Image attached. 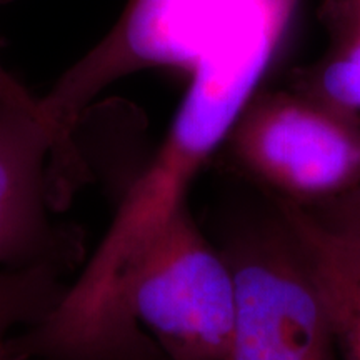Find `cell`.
<instances>
[{
	"mask_svg": "<svg viewBox=\"0 0 360 360\" xmlns=\"http://www.w3.org/2000/svg\"><path fill=\"white\" fill-rule=\"evenodd\" d=\"M300 0H129L112 29L45 97L42 119L58 146L74 137L92 101L135 72L197 67L224 57L274 60Z\"/></svg>",
	"mask_w": 360,
	"mask_h": 360,
	"instance_id": "cell-1",
	"label": "cell"
},
{
	"mask_svg": "<svg viewBox=\"0 0 360 360\" xmlns=\"http://www.w3.org/2000/svg\"><path fill=\"white\" fill-rule=\"evenodd\" d=\"M236 283L184 205L125 276L115 326L135 360H225Z\"/></svg>",
	"mask_w": 360,
	"mask_h": 360,
	"instance_id": "cell-2",
	"label": "cell"
},
{
	"mask_svg": "<svg viewBox=\"0 0 360 360\" xmlns=\"http://www.w3.org/2000/svg\"><path fill=\"white\" fill-rule=\"evenodd\" d=\"M238 164L312 205L360 186V120L312 94L254 96L229 134Z\"/></svg>",
	"mask_w": 360,
	"mask_h": 360,
	"instance_id": "cell-3",
	"label": "cell"
},
{
	"mask_svg": "<svg viewBox=\"0 0 360 360\" xmlns=\"http://www.w3.org/2000/svg\"><path fill=\"white\" fill-rule=\"evenodd\" d=\"M224 255L236 283L225 360H340L322 292L283 224L281 232L240 238Z\"/></svg>",
	"mask_w": 360,
	"mask_h": 360,
	"instance_id": "cell-4",
	"label": "cell"
},
{
	"mask_svg": "<svg viewBox=\"0 0 360 360\" xmlns=\"http://www.w3.org/2000/svg\"><path fill=\"white\" fill-rule=\"evenodd\" d=\"M56 135L40 112L0 101V269L77 259V240L49 217V167Z\"/></svg>",
	"mask_w": 360,
	"mask_h": 360,
	"instance_id": "cell-5",
	"label": "cell"
},
{
	"mask_svg": "<svg viewBox=\"0 0 360 360\" xmlns=\"http://www.w3.org/2000/svg\"><path fill=\"white\" fill-rule=\"evenodd\" d=\"M278 207L326 300L340 360H360V237L332 231L292 200L283 199Z\"/></svg>",
	"mask_w": 360,
	"mask_h": 360,
	"instance_id": "cell-6",
	"label": "cell"
},
{
	"mask_svg": "<svg viewBox=\"0 0 360 360\" xmlns=\"http://www.w3.org/2000/svg\"><path fill=\"white\" fill-rule=\"evenodd\" d=\"M60 272L51 265L0 269V340L19 327L37 326L56 309L69 285Z\"/></svg>",
	"mask_w": 360,
	"mask_h": 360,
	"instance_id": "cell-7",
	"label": "cell"
},
{
	"mask_svg": "<svg viewBox=\"0 0 360 360\" xmlns=\"http://www.w3.org/2000/svg\"><path fill=\"white\" fill-rule=\"evenodd\" d=\"M309 94L339 109L360 114V25L352 24L327 57Z\"/></svg>",
	"mask_w": 360,
	"mask_h": 360,
	"instance_id": "cell-8",
	"label": "cell"
},
{
	"mask_svg": "<svg viewBox=\"0 0 360 360\" xmlns=\"http://www.w3.org/2000/svg\"><path fill=\"white\" fill-rule=\"evenodd\" d=\"M304 207L332 231L360 237V186L332 199Z\"/></svg>",
	"mask_w": 360,
	"mask_h": 360,
	"instance_id": "cell-9",
	"label": "cell"
},
{
	"mask_svg": "<svg viewBox=\"0 0 360 360\" xmlns=\"http://www.w3.org/2000/svg\"><path fill=\"white\" fill-rule=\"evenodd\" d=\"M0 101L15 103V105H20L24 109L34 112H40L39 98L34 97L25 89V85L7 69L2 60H0Z\"/></svg>",
	"mask_w": 360,
	"mask_h": 360,
	"instance_id": "cell-10",
	"label": "cell"
},
{
	"mask_svg": "<svg viewBox=\"0 0 360 360\" xmlns=\"http://www.w3.org/2000/svg\"><path fill=\"white\" fill-rule=\"evenodd\" d=\"M0 360H29L17 344L15 335L0 340Z\"/></svg>",
	"mask_w": 360,
	"mask_h": 360,
	"instance_id": "cell-11",
	"label": "cell"
},
{
	"mask_svg": "<svg viewBox=\"0 0 360 360\" xmlns=\"http://www.w3.org/2000/svg\"><path fill=\"white\" fill-rule=\"evenodd\" d=\"M354 7H352V13H354V24L360 25V0H352Z\"/></svg>",
	"mask_w": 360,
	"mask_h": 360,
	"instance_id": "cell-12",
	"label": "cell"
},
{
	"mask_svg": "<svg viewBox=\"0 0 360 360\" xmlns=\"http://www.w3.org/2000/svg\"><path fill=\"white\" fill-rule=\"evenodd\" d=\"M7 2H12V0H0V4H7Z\"/></svg>",
	"mask_w": 360,
	"mask_h": 360,
	"instance_id": "cell-13",
	"label": "cell"
}]
</instances>
